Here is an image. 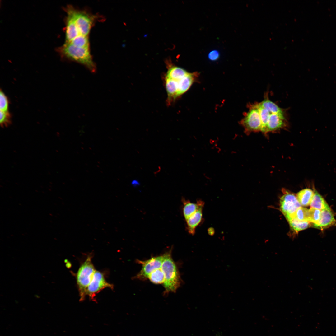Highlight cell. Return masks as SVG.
Instances as JSON below:
<instances>
[{"label": "cell", "instance_id": "cell-1", "mask_svg": "<svg viewBox=\"0 0 336 336\" xmlns=\"http://www.w3.org/2000/svg\"><path fill=\"white\" fill-rule=\"evenodd\" d=\"M58 50L63 57L84 65L92 72L96 69L90 48L76 46L70 43L65 42Z\"/></svg>", "mask_w": 336, "mask_h": 336}, {"label": "cell", "instance_id": "cell-2", "mask_svg": "<svg viewBox=\"0 0 336 336\" xmlns=\"http://www.w3.org/2000/svg\"><path fill=\"white\" fill-rule=\"evenodd\" d=\"M171 252V249L163 254L161 267L165 276L163 285L166 292H175L181 282L179 271L172 257Z\"/></svg>", "mask_w": 336, "mask_h": 336}, {"label": "cell", "instance_id": "cell-3", "mask_svg": "<svg viewBox=\"0 0 336 336\" xmlns=\"http://www.w3.org/2000/svg\"><path fill=\"white\" fill-rule=\"evenodd\" d=\"M92 256H88L79 268L76 275L80 301H83L86 296L87 288L96 271L91 261Z\"/></svg>", "mask_w": 336, "mask_h": 336}, {"label": "cell", "instance_id": "cell-4", "mask_svg": "<svg viewBox=\"0 0 336 336\" xmlns=\"http://www.w3.org/2000/svg\"><path fill=\"white\" fill-rule=\"evenodd\" d=\"M80 35L88 36L90 30L99 17L85 10H78L69 5Z\"/></svg>", "mask_w": 336, "mask_h": 336}, {"label": "cell", "instance_id": "cell-5", "mask_svg": "<svg viewBox=\"0 0 336 336\" xmlns=\"http://www.w3.org/2000/svg\"><path fill=\"white\" fill-rule=\"evenodd\" d=\"M240 124L247 134L252 132H261L262 124L257 103L251 105Z\"/></svg>", "mask_w": 336, "mask_h": 336}, {"label": "cell", "instance_id": "cell-6", "mask_svg": "<svg viewBox=\"0 0 336 336\" xmlns=\"http://www.w3.org/2000/svg\"><path fill=\"white\" fill-rule=\"evenodd\" d=\"M301 207L297 197L292 194L286 193L280 198L281 211L288 221L294 218L296 211Z\"/></svg>", "mask_w": 336, "mask_h": 336}, {"label": "cell", "instance_id": "cell-7", "mask_svg": "<svg viewBox=\"0 0 336 336\" xmlns=\"http://www.w3.org/2000/svg\"><path fill=\"white\" fill-rule=\"evenodd\" d=\"M113 289L112 284L108 283L106 280L104 274L102 272L96 270L92 279L88 286L86 292V296H89L92 300L95 301L96 295L105 288Z\"/></svg>", "mask_w": 336, "mask_h": 336}, {"label": "cell", "instance_id": "cell-8", "mask_svg": "<svg viewBox=\"0 0 336 336\" xmlns=\"http://www.w3.org/2000/svg\"><path fill=\"white\" fill-rule=\"evenodd\" d=\"M163 257L162 255L144 261L138 260L137 261L142 265V268L136 276V278L141 280L147 278L149 275L152 272L161 268Z\"/></svg>", "mask_w": 336, "mask_h": 336}, {"label": "cell", "instance_id": "cell-9", "mask_svg": "<svg viewBox=\"0 0 336 336\" xmlns=\"http://www.w3.org/2000/svg\"><path fill=\"white\" fill-rule=\"evenodd\" d=\"M65 10L67 14L66 19L65 42L68 43L80 35L69 5L67 6Z\"/></svg>", "mask_w": 336, "mask_h": 336}, {"label": "cell", "instance_id": "cell-10", "mask_svg": "<svg viewBox=\"0 0 336 336\" xmlns=\"http://www.w3.org/2000/svg\"><path fill=\"white\" fill-rule=\"evenodd\" d=\"M284 114L271 113L268 123L265 134L279 130L287 126Z\"/></svg>", "mask_w": 336, "mask_h": 336}, {"label": "cell", "instance_id": "cell-11", "mask_svg": "<svg viewBox=\"0 0 336 336\" xmlns=\"http://www.w3.org/2000/svg\"><path fill=\"white\" fill-rule=\"evenodd\" d=\"M196 75L195 73L189 72L183 78L177 80L172 79L175 82L176 86L177 98L189 89L194 81Z\"/></svg>", "mask_w": 336, "mask_h": 336}, {"label": "cell", "instance_id": "cell-12", "mask_svg": "<svg viewBox=\"0 0 336 336\" xmlns=\"http://www.w3.org/2000/svg\"><path fill=\"white\" fill-rule=\"evenodd\" d=\"M204 204V202L200 205L197 211L186 220L187 230L189 233L192 235L195 234L196 227L202 221L203 210Z\"/></svg>", "mask_w": 336, "mask_h": 336}, {"label": "cell", "instance_id": "cell-13", "mask_svg": "<svg viewBox=\"0 0 336 336\" xmlns=\"http://www.w3.org/2000/svg\"><path fill=\"white\" fill-rule=\"evenodd\" d=\"M166 63L167 71L164 77L176 80L183 78L189 73L182 68L173 64L169 60H167Z\"/></svg>", "mask_w": 336, "mask_h": 336}, {"label": "cell", "instance_id": "cell-14", "mask_svg": "<svg viewBox=\"0 0 336 336\" xmlns=\"http://www.w3.org/2000/svg\"><path fill=\"white\" fill-rule=\"evenodd\" d=\"M335 222L333 215L330 210L324 209L321 211L320 219L317 223L313 224L314 227L323 229L334 224Z\"/></svg>", "mask_w": 336, "mask_h": 336}, {"label": "cell", "instance_id": "cell-15", "mask_svg": "<svg viewBox=\"0 0 336 336\" xmlns=\"http://www.w3.org/2000/svg\"><path fill=\"white\" fill-rule=\"evenodd\" d=\"M183 205V214L185 220L194 213L198 209L200 205L204 202L201 200H197L196 203L191 202L189 200L184 198L182 199Z\"/></svg>", "mask_w": 336, "mask_h": 336}, {"label": "cell", "instance_id": "cell-16", "mask_svg": "<svg viewBox=\"0 0 336 336\" xmlns=\"http://www.w3.org/2000/svg\"><path fill=\"white\" fill-rule=\"evenodd\" d=\"M314 194V192L309 189H303L297 194L296 197L299 203L302 206L310 204Z\"/></svg>", "mask_w": 336, "mask_h": 336}, {"label": "cell", "instance_id": "cell-17", "mask_svg": "<svg viewBox=\"0 0 336 336\" xmlns=\"http://www.w3.org/2000/svg\"><path fill=\"white\" fill-rule=\"evenodd\" d=\"M311 208L321 211L324 209L330 210L329 207L322 196L315 190L310 203Z\"/></svg>", "mask_w": 336, "mask_h": 336}, {"label": "cell", "instance_id": "cell-18", "mask_svg": "<svg viewBox=\"0 0 336 336\" xmlns=\"http://www.w3.org/2000/svg\"><path fill=\"white\" fill-rule=\"evenodd\" d=\"M260 105L272 113L284 114V111L266 96L261 102Z\"/></svg>", "mask_w": 336, "mask_h": 336}, {"label": "cell", "instance_id": "cell-19", "mask_svg": "<svg viewBox=\"0 0 336 336\" xmlns=\"http://www.w3.org/2000/svg\"><path fill=\"white\" fill-rule=\"evenodd\" d=\"M261 120L262 124L261 132L265 134L266 128L270 116L272 113L268 110L262 107L260 103H257Z\"/></svg>", "mask_w": 336, "mask_h": 336}, {"label": "cell", "instance_id": "cell-20", "mask_svg": "<svg viewBox=\"0 0 336 336\" xmlns=\"http://www.w3.org/2000/svg\"><path fill=\"white\" fill-rule=\"evenodd\" d=\"M147 278L154 284H163L165 276L161 268L152 272L149 275Z\"/></svg>", "mask_w": 336, "mask_h": 336}, {"label": "cell", "instance_id": "cell-21", "mask_svg": "<svg viewBox=\"0 0 336 336\" xmlns=\"http://www.w3.org/2000/svg\"><path fill=\"white\" fill-rule=\"evenodd\" d=\"M291 228L296 232L305 229L310 226V222L293 218L288 221Z\"/></svg>", "mask_w": 336, "mask_h": 336}, {"label": "cell", "instance_id": "cell-22", "mask_svg": "<svg viewBox=\"0 0 336 336\" xmlns=\"http://www.w3.org/2000/svg\"><path fill=\"white\" fill-rule=\"evenodd\" d=\"M70 43L78 47L90 48L88 36L79 35L72 40Z\"/></svg>", "mask_w": 336, "mask_h": 336}, {"label": "cell", "instance_id": "cell-23", "mask_svg": "<svg viewBox=\"0 0 336 336\" xmlns=\"http://www.w3.org/2000/svg\"><path fill=\"white\" fill-rule=\"evenodd\" d=\"M294 218L310 222L309 209L301 207H300L296 211Z\"/></svg>", "mask_w": 336, "mask_h": 336}, {"label": "cell", "instance_id": "cell-24", "mask_svg": "<svg viewBox=\"0 0 336 336\" xmlns=\"http://www.w3.org/2000/svg\"><path fill=\"white\" fill-rule=\"evenodd\" d=\"M310 222L316 224L319 221L321 216V211L318 209L311 208L309 209Z\"/></svg>", "mask_w": 336, "mask_h": 336}, {"label": "cell", "instance_id": "cell-25", "mask_svg": "<svg viewBox=\"0 0 336 336\" xmlns=\"http://www.w3.org/2000/svg\"><path fill=\"white\" fill-rule=\"evenodd\" d=\"M9 101L7 96L1 91L0 92V111H8Z\"/></svg>", "mask_w": 336, "mask_h": 336}, {"label": "cell", "instance_id": "cell-26", "mask_svg": "<svg viewBox=\"0 0 336 336\" xmlns=\"http://www.w3.org/2000/svg\"><path fill=\"white\" fill-rule=\"evenodd\" d=\"M0 125L2 127L7 126L11 122V115L8 111H0Z\"/></svg>", "mask_w": 336, "mask_h": 336}, {"label": "cell", "instance_id": "cell-27", "mask_svg": "<svg viewBox=\"0 0 336 336\" xmlns=\"http://www.w3.org/2000/svg\"><path fill=\"white\" fill-rule=\"evenodd\" d=\"M219 54L216 50H213L208 54V57L210 60L214 61L217 60L219 58Z\"/></svg>", "mask_w": 336, "mask_h": 336}, {"label": "cell", "instance_id": "cell-28", "mask_svg": "<svg viewBox=\"0 0 336 336\" xmlns=\"http://www.w3.org/2000/svg\"><path fill=\"white\" fill-rule=\"evenodd\" d=\"M214 229H212V228H209L208 230V234L211 235H212V234H213L214 232Z\"/></svg>", "mask_w": 336, "mask_h": 336}]
</instances>
